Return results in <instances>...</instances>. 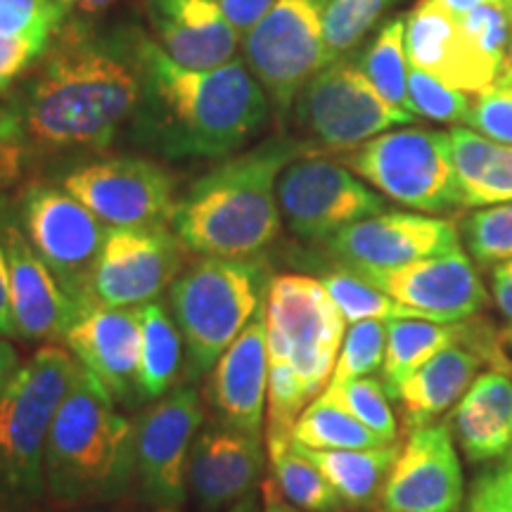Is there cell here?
Returning a JSON list of instances; mask_svg holds the SVG:
<instances>
[{
	"label": "cell",
	"mask_w": 512,
	"mask_h": 512,
	"mask_svg": "<svg viewBox=\"0 0 512 512\" xmlns=\"http://www.w3.org/2000/svg\"><path fill=\"white\" fill-rule=\"evenodd\" d=\"M467 249L479 264L496 266L512 259V202L467 214L460 223Z\"/></svg>",
	"instance_id": "cell-36"
},
{
	"label": "cell",
	"mask_w": 512,
	"mask_h": 512,
	"mask_svg": "<svg viewBox=\"0 0 512 512\" xmlns=\"http://www.w3.org/2000/svg\"><path fill=\"white\" fill-rule=\"evenodd\" d=\"M503 339H505V347H512V325L503 332Z\"/></svg>",
	"instance_id": "cell-54"
},
{
	"label": "cell",
	"mask_w": 512,
	"mask_h": 512,
	"mask_svg": "<svg viewBox=\"0 0 512 512\" xmlns=\"http://www.w3.org/2000/svg\"><path fill=\"white\" fill-rule=\"evenodd\" d=\"M344 166L403 207L427 214L463 207L448 133L427 128L380 133L351 150Z\"/></svg>",
	"instance_id": "cell-8"
},
{
	"label": "cell",
	"mask_w": 512,
	"mask_h": 512,
	"mask_svg": "<svg viewBox=\"0 0 512 512\" xmlns=\"http://www.w3.org/2000/svg\"><path fill=\"white\" fill-rule=\"evenodd\" d=\"M157 512H174V510H157Z\"/></svg>",
	"instance_id": "cell-57"
},
{
	"label": "cell",
	"mask_w": 512,
	"mask_h": 512,
	"mask_svg": "<svg viewBox=\"0 0 512 512\" xmlns=\"http://www.w3.org/2000/svg\"><path fill=\"white\" fill-rule=\"evenodd\" d=\"M294 121L309 147L356 150L392 126L413 124L418 117L389 105L373 83L358 72L351 57L323 67L294 100Z\"/></svg>",
	"instance_id": "cell-10"
},
{
	"label": "cell",
	"mask_w": 512,
	"mask_h": 512,
	"mask_svg": "<svg viewBox=\"0 0 512 512\" xmlns=\"http://www.w3.org/2000/svg\"><path fill=\"white\" fill-rule=\"evenodd\" d=\"M460 24L484 55L501 64H508L512 48V17L501 5H482V8L460 19Z\"/></svg>",
	"instance_id": "cell-40"
},
{
	"label": "cell",
	"mask_w": 512,
	"mask_h": 512,
	"mask_svg": "<svg viewBox=\"0 0 512 512\" xmlns=\"http://www.w3.org/2000/svg\"><path fill=\"white\" fill-rule=\"evenodd\" d=\"M216 3L228 17V22L240 31V36H245L249 29L266 17L275 0H216Z\"/></svg>",
	"instance_id": "cell-44"
},
{
	"label": "cell",
	"mask_w": 512,
	"mask_h": 512,
	"mask_svg": "<svg viewBox=\"0 0 512 512\" xmlns=\"http://www.w3.org/2000/svg\"><path fill=\"white\" fill-rule=\"evenodd\" d=\"M183 242L166 226L110 228L91 278V304L140 309L155 304L183 268Z\"/></svg>",
	"instance_id": "cell-14"
},
{
	"label": "cell",
	"mask_w": 512,
	"mask_h": 512,
	"mask_svg": "<svg viewBox=\"0 0 512 512\" xmlns=\"http://www.w3.org/2000/svg\"><path fill=\"white\" fill-rule=\"evenodd\" d=\"M465 477L448 422L408 432L382 486L380 512H458Z\"/></svg>",
	"instance_id": "cell-16"
},
{
	"label": "cell",
	"mask_w": 512,
	"mask_h": 512,
	"mask_svg": "<svg viewBox=\"0 0 512 512\" xmlns=\"http://www.w3.org/2000/svg\"><path fill=\"white\" fill-rule=\"evenodd\" d=\"M226 512H259V505H256V501H254L252 496H247V498H242L240 503L230 505Z\"/></svg>",
	"instance_id": "cell-52"
},
{
	"label": "cell",
	"mask_w": 512,
	"mask_h": 512,
	"mask_svg": "<svg viewBox=\"0 0 512 512\" xmlns=\"http://www.w3.org/2000/svg\"><path fill=\"white\" fill-rule=\"evenodd\" d=\"M439 3L444 5V10L451 12L453 17L463 19L470 15V12L482 8V5H494V3L501 5V0H439Z\"/></svg>",
	"instance_id": "cell-50"
},
{
	"label": "cell",
	"mask_w": 512,
	"mask_h": 512,
	"mask_svg": "<svg viewBox=\"0 0 512 512\" xmlns=\"http://www.w3.org/2000/svg\"><path fill=\"white\" fill-rule=\"evenodd\" d=\"M143 31L64 22L36 69L0 112V140L15 150H100L138 110Z\"/></svg>",
	"instance_id": "cell-1"
},
{
	"label": "cell",
	"mask_w": 512,
	"mask_h": 512,
	"mask_svg": "<svg viewBox=\"0 0 512 512\" xmlns=\"http://www.w3.org/2000/svg\"><path fill=\"white\" fill-rule=\"evenodd\" d=\"M0 245L8 259L12 318H15L17 337L31 339V342L62 339L79 309L31 247L24 230L8 214H0Z\"/></svg>",
	"instance_id": "cell-21"
},
{
	"label": "cell",
	"mask_w": 512,
	"mask_h": 512,
	"mask_svg": "<svg viewBox=\"0 0 512 512\" xmlns=\"http://www.w3.org/2000/svg\"><path fill=\"white\" fill-rule=\"evenodd\" d=\"M512 510V448L503 458L475 479L467 498V512H498Z\"/></svg>",
	"instance_id": "cell-42"
},
{
	"label": "cell",
	"mask_w": 512,
	"mask_h": 512,
	"mask_svg": "<svg viewBox=\"0 0 512 512\" xmlns=\"http://www.w3.org/2000/svg\"><path fill=\"white\" fill-rule=\"evenodd\" d=\"M67 22L60 0H0V36L50 41Z\"/></svg>",
	"instance_id": "cell-39"
},
{
	"label": "cell",
	"mask_w": 512,
	"mask_h": 512,
	"mask_svg": "<svg viewBox=\"0 0 512 512\" xmlns=\"http://www.w3.org/2000/svg\"><path fill=\"white\" fill-rule=\"evenodd\" d=\"M15 176L17 174H10V171H0V188H5V185H8Z\"/></svg>",
	"instance_id": "cell-53"
},
{
	"label": "cell",
	"mask_w": 512,
	"mask_h": 512,
	"mask_svg": "<svg viewBox=\"0 0 512 512\" xmlns=\"http://www.w3.org/2000/svg\"><path fill=\"white\" fill-rule=\"evenodd\" d=\"M342 311L311 275H275L266 299L268 366L292 370L309 399L330 384L344 342Z\"/></svg>",
	"instance_id": "cell-7"
},
{
	"label": "cell",
	"mask_w": 512,
	"mask_h": 512,
	"mask_svg": "<svg viewBox=\"0 0 512 512\" xmlns=\"http://www.w3.org/2000/svg\"><path fill=\"white\" fill-rule=\"evenodd\" d=\"M22 230L76 309L91 304V278L105 226L86 204L55 183H31L19 197Z\"/></svg>",
	"instance_id": "cell-9"
},
{
	"label": "cell",
	"mask_w": 512,
	"mask_h": 512,
	"mask_svg": "<svg viewBox=\"0 0 512 512\" xmlns=\"http://www.w3.org/2000/svg\"><path fill=\"white\" fill-rule=\"evenodd\" d=\"M60 3L67 15L88 17V15H98V12L112 8V5L121 3V0H60Z\"/></svg>",
	"instance_id": "cell-49"
},
{
	"label": "cell",
	"mask_w": 512,
	"mask_h": 512,
	"mask_svg": "<svg viewBox=\"0 0 512 512\" xmlns=\"http://www.w3.org/2000/svg\"><path fill=\"white\" fill-rule=\"evenodd\" d=\"M19 155H22V152L15 150V147L5 145L3 140H0V171H10V174H17Z\"/></svg>",
	"instance_id": "cell-51"
},
{
	"label": "cell",
	"mask_w": 512,
	"mask_h": 512,
	"mask_svg": "<svg viewBox=\"0 0 512 512\" xmlns=\"http://www.w3.org/2000/svg\"><path fill=\"white\" fill-rule=\"evenodd\" d=\"M406 55L411 67L472 95L489 91L505 69L472 43L439 0H418L406 15Z\"/></svg>",
	"instance_id": "cell-19"
},
{
	"label": "cell",
	"mask_w": 512,
	"mask_h": 512,
	"mask_svg": "<svg viewBox=\"0 0 512 512\" xmlns=\"http://www.w3.org/2000/svg\"><path fill=\"white\" fill-rule=\"evenodd\" d=\"M292 446L323 472L349 510L373 508L380 501L382 486L401 451L396 441L377 448H351V451H313L294 441Z\"/></svg>",
	"instance_id": "cell-28"
},
{
	"label": "cell",
	"mask_w": 512,
	"mask_h": 512,
	"mask_svg": "<svg viewBox=\"0 0 512 512\" xmlns=\"http://www.w3.org/2000/svg\"><path fill=\"white\" fill-rule=\"evenodd\" d=\"M261 501H264V508H261V512H304V510L294 508L292 503L285 501V496L280 494L278 486L273 484V479L261 482Z\"/></svg>",
	"instance_id": "cell-48"
},
{
	"label": "cell",
	"mask_w": 512,
	"mask_h": 512,
	"mask_svg": "<svg viewBox=\"0 0 512 512\" xmlns=\"http://www.w3.org/2000/svg\"><path fill=\"white\" fill-rule=\"evenodd\" d=\"M50 41L24 36H0V91L19 79L38 57L46 53Z\"/></svg>",
	"instance_id": "cell-43"
},
{
	"label": "cell",
	"mask_w": 512,
	"mask_h": 512,
	"mask_svg": "<svg viewBox=\"0 0 512 512\" xmlns=\"http://www.w3.org/2000/svg\"><path fill=\"white\" fill-rule=\"evenodd\" d=\"M508 62L512 64V48H510V55H508Z\"/></svg>",
	"instance_id": "cell-56"
},
{
	"label": "cell",
	"mask_w": 512,
	"mask_h": 512,
	"mask_svg": "<svg viewBox=\"0 0 512 512\" xmlns=\"http://www.w3.org/2000/svg\"><path fill=\"white\" fill-rule=\"evenodd\" d=\"M309 152L304 140L280 133L226 159L185 190L171 230L192 254L252 259L280 233V174Z\"/></svg>",
	"instance_id": "cell-3"
},
{
	"label": "cell",
	"mask_w": 512,
	"mask_h": 512,
	"mask_svg": "<svg viewBox=\"0 0 512 512\" xmlns=\"http://www.w3.org/2000/svg\"><path fill=\"white\" fill-rule=\"evenodd\" d=\"M19 366V356L12 344L5 337H0V396L5 394V389L10 387V382L15 380Z\"/></svg>",
	"instance_id": "cell-47"
},
{
	"label": "cell",
	"mask_w": 512,
	"mask_h": 512,
	"mask_svg": "<svg viewBox=\"0 0 512 512\" xmlns=\"http://www.w3.org/2000/svg\"><path fill=\"white\" fill-rule=\"evenodd\" d=\"M356 273L394 302L437 323H458L489 306L486 287L463 249L408 266L363 268Z\"/></svg>",
	"instance_id": "cell-18"
},
{
	"label": "cell",
	"mask_w": 512,
	"mask_h": 512,
	"mask_svg": "<svg viewBox=\"0 0 512 512\" xmlns=\"http://www.w3.org/2000/svg\"><path fill=\"white\" fill-rule=\"evenodd\" d=\"M320 399L339 406L342 411L366 425L370 432H375L384 444L396 441V415L389 403V394L380 380L373 377H358L342 384H328L320 394Z\"/></svg>",
	"instance_id": "cell-35"
},
{
	"label": "cell",
	"mask_w": 512,
	"mask_h": 512,
	"mask_svg": "<svg viewBox=\"0 0 512 512\" xmlns=\"http://www.w3.org/2000/svg\"><path fill=\"white\" fill-rule=\"evenodd\" d=\"M143 5L152 41L181 67L209 72L238 55L242 36L216 0H143Z\"/></svg>",
	"instance_id": "cell-22"
},
{
	"label": "cell",
	"mask_w": 512,
	"mask_h": 512,
	"mask_svg": "<svg viewBox=\"0 0 512 512\" xmlns=\"http://www.w3.org/2000/svg\"><path fill=\"white\" fill-rule=\"evenodd\" d=\"M453 439L472 465H489L512 448V375L501 370L477 375L453 408Z\"/></svg>",
	"instance_id": "cell-25"
},
{
	"label": "cell",
	"mask_w": 512,
	"mask_h": 512,
	"mask_svg": "<svg viewBox=\"0 0 512 512\" xmlns=\"http://www.w3.org/2000/svg\"><path fill=\"white\" fill-rule=\"evenodd\" d=\"M387 351V320H361L351 323L339 349L330 384H342L358 377H370L382 370Z\"/></svg>",
	"instance_id": "cell-37"
},
{
	"label": "cell",
	"mask_w": 512,
	"mask_h": 512,
	"mask_svg": "<svg viewBox=\"0 0 512 512\" xmlns=\"http://www.w3.org/2000/svg\"><path fill=\"white\" fill-rule=\"evenodd\" d=\"M482 366L484 358L477 351L458 344L444 349L420 370H415L394 396L401 408L403 427L413 432L432 425L439 415L463 399Z\"/></svg>",
	"instance_id": "cell-26"
},
{
	"label": "cell",
	"mask_w": 512,
	"mask_h": 512,
	"mask_svg": "<svg viewBox=\"0 0 512 512\" xmlns=\"http://www.w3.org/2000/svg\"><path fill=\"white\" fill-rule=\"evenodd\" d=\"M325 10L328 0H275L245 34L242 60L280 114L325 67Z\"/></svg>",
	"instance_id": "cell-11"
},
{
	"label": "cell",
	"mask_w": 512,
	"mask_h": 512,
	"mask_svg": "<svg viewBox=\"0 0 512 512\" xmlns=\"http://www.w3.org/2000/svg\"><path fill=\"white\" fill-rule=\"evenodd\" d=\"M195 387H174L152 403L136 430L140 496L155 510H176L188 496L190 451L202 427Z\"/></svg>",
	"instance_id": "cell-15"
},
{
	"label": "cell",
	"mask_w": 512,
	"mask_h": 512,
	"mask_svg": "<svg viewBox=\"0 0 512 512\" xmlns=\"http://www.w3.org/2000/svg\"><path fill=\"white\" fill-rule=\"evenodd\" d=\"M465 124L494 143L512 145V95L494 83L472 102Z\"/></svg>",
	"instance_id": "cell-41"
},
{
	"label": "cell",
	"mask_w": 512,
	"mask_h": 512,
	"mask_svg": "<svg viewBox=\"0 0 512 512\" xmlns=\"http://www.w3.org/2000/svg\"><path fill=\"white\" fill-rule=\"evenodd\" d=\"M143 313V347L138 366V399L159 401L171 389L183 370V335L174 316L162 304L140 306Z\"/></svg>",
	"instance_id": "cell-29"
},
{
	"label": "cell",
	"mask_w": 512,
	"mask_h": 512,
	"mask_svg": "<svg viewBox=\"0 0 512 512\" xmlns=\"http://www.w3.org/2000/svg\"><path fill=\"white\" fill-rule=\"evenodd\" d=\"M271 479L287 503L304 512H347V503L332 489L323 472L304 458L292 441L266 444Z\"/></svg>",
	"instance_id": "cell-31"
},
{
	"label": "cell",
	"mask_w": 512,
	"mask_h": 512,
	"mask_svg": "<svg viewBox=\"0 0 512 512\" xmlns=\"http://www.w3.org/2000/svg\"><path fill=\"white\" fill-rule=\"evenodd\" d=\"M62 188L110 228H150L171 223L176 178L155 159L119 155L76 166Z\"/></svg>",
	"instance_id": "cell-12"
},
{
	"label": "cell",
	"mask_w": 512,
	"mask_h": 512,
	"mask_svg": "<svg viewBox=\"0 0 512 512\" xmlns=\"http://www.w3.org/2000/svg\"><path fill=\"white\" fill-rule=\"evenodd\" d=\"M403 0H328L325 10V67L344 60Z\"/></svg>",
	"instance_id": "cell-33"
},
{
	"label": "cell",
	"mask_w": 512,
	"mask_h": 512,
	"mask_svg": "<svg viewBox=\"0 0 512 512\" xmlns=\"http://www.w3.org/2000/svg\"><path fill=\"white\" fill-rule=\"evenodd\" d=\"M79 375L67 349L41 347L0 396V510L24 512L46 494L43 460L57 408Z\"/></svg>",
	"instance_id": "cell-6"
},
{
	"label": "cell",
	"mask_w": 512,
	"mask_h": 512,
	"mask_svg": "<svg viewBox=\"0 0 512 512\" xmlns=\"http://www.w3.org/2000/svg\"><path fill=\"white\" fill-rule=\"evenodd\" d=\"M136 430L112 394L79 366L50 427L46 494L64 508L119 498L136 477Z\"/></svg>",
	"instance_id": "cell-4"
},
{
	"label": "cell",
	"mask_w": 512,
	"mask_h": 512,
	"mask_svg": "<svg viewBox=\"0 0 512 512\" xmlns=\"http://www.w3.org/2000/svg\"><path fill=\"white\" fill-rule=\"evenodd\" d=\"M268 453L261 437L207 427L197 434L188 463V491L202 510H221L254 491Z\"/></svg>",
	"instance_id": "cell-24"
},
{
	"label": "cell",
	"mask_w": 512,
	"mask_h": 512,
	"mask_svg": "<svg viewBox=\"0 0 512 512\" xmlns=\"http://www.w3.org/2000/svg\"><path fill=\"white\" fill-rule=\"evenodd\" d=\"M64 347L117 403L138 399V366L143 347L140 309H107L88 304L79 309L62 337Z\"/></svg>",
	"instance_id": "cell-20"
},
{
	"label": "cell",
	"mask_w": 512,
	"mask_h": 512,
	"mask_svg": "<svg viewBox=\"0 0 512 512\" xmlns=\"http://www.w3.org/2000/svg\"><path fill=\"white\" fill-rule=\"evenodd\" d=\"M0 337H17L15 318H12L8 259H5L3 245H0Z\"/></svg>",
	"instance_id": "cell-46"
},
{
	"label": "cell",
	"mask_w": 512,
	"mask_h": 512,
	"mask_svg": "<svg viewBox=\"0 0 512 512\" xmlns=\"http://www.w3.org/2000/svg\"><path fill=\"white\" fill-rule=\"evenodd\" d=\"M501 8L512 17V0H501Z\"/></svg>",
	"instance_id": "cell-55"
},
{
	"label": "cell",
	"mask_w": 512,
	"mask_h": 512,
	"mask_svg": "<svg viewBox=\"0 0 512 512\" xmlns=\"http://www.w3.org/2000/svg\"><path fill=\"white\" fill-rule=\"evenodd\" d=\"M491 292L501 316L512 325V259L496 264L491 271Z\"/></svg>",
	"instance_id": "cell-45"
},
{
	"label": "cell",
	"mask_w": 512,
	"mask_h": 512,
	"mask_svg": "<svg viewBox=\"0 0 512 512\" xmlns=\"http://www.w3.org/2000/svg\"><path fill=\"white\" fill-rule=\"evenodd\" d=\"M351 60H354L358 72L373 83L375 91L389 105L418 117L413 112L411 98H408V72H411V64H408L406 55V15L387 19L373 41L356 57H351Z\"/></svg>",
	"instance_id": "cell-30"
},
{
	"label": "cell",
	"mask_w": 512,
	"mask_h": 512,
	"mask_svg": "<svg viewBox=\"0 0 512 512\" xmlns=\"http://www.w3.org/2000/svg\"><path fill=\"white\" fill-rule=\"evenodd\" d=\"M320 283L325 285V290L330 292L332 302L337 304V309L342 311V316L347 323H361V320H401V318H422L420 311L408 309L399 302H394L392 297L377 290L363 280L361 275L351 268H335V271L325 273L320 278Z\"/></svg>",
	"instance_id": "cell-34"
},
{
	"label": "cell",
	"mask_w": 512,
	"mask_h": 512,
	"mask_svg": "<svg viewBox=\"0 0 512 512\" xmlns=\"http://www.w3.org/2000/svg\"><path fill=\"white\" fill-rule=\"evenodd\" d=\"M278 207L297 238L328 242L339 230L382 214L387 202L344 164L299 157L278 178Z\"/></svg>",
	"instance_id": "cell-13"
},
{
	"label": "cell",
	"mask_w": 512,
	"mask_h": 512,
	"mask_svg": "<svg viewBox=\"0 0 512 512\" xmlns=\"http://www.w3.org/2000/svg\"><path fill=\"white\" fill-rule=\"evenodd\" d=\"M209 403L219 425L261 437L268 403L266 306L216 361L209 380Z\"/></svg>",
	"instance_id": "cell-23"
},
{
	"label": "cell",
	"mask_w": 512,
	"mask_h": 512,
	"mask_svg": "<svg viewBox=\"0 0 512 512\" xmlns=\"http://www.w3.org/2000/svg\"><path fill=\"white\" fill-rule=\"evenodd\" d=\"M292 441L313 451H351V448H377L384 441L361 425L354 415L332 403L313 399L294 422Z\"/></svg>",
	"instance_id": "cell-32"
},
{
	"label": "cell",
	"mask_w": 512,
	"mask_h": 512,
	"mask_svg": "<svg viewBox=\"0 0 512 512\" xmlns=\"http://www.w3.org/2000/svg\"><path fill=\"white\" fill-rule=\"evenodd\" d=\"M273 275L259 259L202 256L169 287L171 311L185 342L188 380L207 375L216 361L264 311Z\"/></svg>",
	"instance_id": "cell-5"
},
{
	"label": "cell",
	"mask_w": 512,
	"mask_h": 512,
	"mask_svg": "<svg viewBox=\"0 0 512 512\" xmlns=\"http://www.w3.org/2000/svg\"><path fill=\"white\" fill-rule=\"evenodd\" d=\"M448 136L463 207L512 202V145L494 143L465 126H453Z\"/></svg>",
	"instance_id": "cell-27"
},
{
	"label": "cell",
	"mask_w": 512,
	"mask_h": 512,
	"mask_svg": "<svg viewBox=\"0 0 512 512\" xmlns=\"http://www.w3.org/2000/svg\"><path fill=\"white\" fill-rule=\"evenodd\" d=\"M498 512H512V510H498Z\"/></svg>",
	"instance_id": "cell-58"
},
{
	"label": "cell",
	"mask_w": 512,
	"mask_h": 512,
	"mask_svg": "<svg viewBox=\"0 0 512 512\" xmlns=\"http://www.w3.org/2000/svg\"><path fill=\"white\" fill-rule=\"evenodd\" d=\"M408 98L418 117L441 121V124H460V121L465 124L472 107L467 93H460L415 67L408 72Z\"/></svg>",
	"instance_id": "cell-38"
},
{
	"label": "cell",
	"mask_w": 512,
	"mask_h": 512,
	"mask_svg": "<svg viewBox=\"0 0 512 512\" xmlns=\"http://www.w3.org/2000/svg\"><path fill=\"white\" fill-rule=\"evenodd\" d=\"M271 100L247 62L195 72L145 36L143 95L128 140L169 162L219 159L249 143L266 124Z\"/></svg>",
	"instance_id": "cell-2"
},
{
	"label": "cell",
	"mask_w": 512,
	"mask_h": 512,
	"mask_svg": "<svg viewBox=\"0 0 512 512\" xmlns=\"http://www.w3.org/2000/svg\"><path fill=\"white\" fill-rule=\"evenodd\" d=\"M344 268H399L460 249L456 223L408 211H382L339 230L325 242Z\"/></svg>",
	"instance_id": "cell-17"
}]
</instances>
